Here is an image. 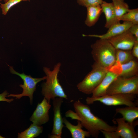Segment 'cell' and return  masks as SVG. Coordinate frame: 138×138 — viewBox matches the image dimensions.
<instances>
[{"label":"cell","instance_id":"obj_1","mask_svg":"<svg viewBox=\"0 0 138 138\" xmlns=\"http://www.w3.org/2000/svg\"><path fill=\"white\" fill-rule=\"evenodd\" d=\"M76 113L83 127L85 128L95 138L98 137L101 130L112 131L116 130V127L108 124L102 119L94 115L91 112L89 106L82 103L79 100L73 104Z\"/></svg>","mask_w":138,"mask_h":138},{"label":"cell","instance_id":"obj_2","mask_svg":"<svg viewBox=\"0 0 138 138\" xmlns=\"http://www.w3.org/2000/svg\"><path fill=\"white\" fill-rule=\"evenodd\" d=\"M61 63H57L52 70L46 67L43 70L46 75V81L42 84V94L48 102L50 103L51 99L57 97L67 99V96L64 92L59 83L58 75L60 71Z\"/></svg>","mask_w":138,"mask_h":138},{"label":"cell","instance_id":"obj_3","mask_svg":"<svg viewBox=\"0 0 138 138\" xmlns=\"http://www.w3.org/2000/svg\"><path fill=\"white\" fill-rule=\"evenodd\" d=\"M95 62L108 70L116 61V49L107 39H99L91 46Z\"/></svg>","mask_w":138,"mask_h":138},{"label":"cell","instance_id":"obj_4","mask_svg":"<svg viewBox=\"0 0 138 138\" xmlns=\"http://www.w3.org/2000/svg\"><path fill=\"white\" fill-rule=\"evenodd\" d=\"M92 68L91 71L77 86L80 91L87 95L92 94L101 83L108 70L95 62L92 65Z\"/></svg>","mask_w":138,"mask_h":138},{"label":"cell","instance_id":"obj_5","mask_svg":"<svg viewBox=\"0 0 138 138\" xmlns=\"http://www.w3.org/2000/svg\"><path fill=\"white\" fill-rule=\"evenodd\" d=\"M117 94L137 95L138 75L129 78L118 77L109 86L106 94L111 95Z\"/></svg>","mask_w":138,"mask_h":138},{"label":"cell","instance_id":"obj_6","mask_svg":"<svg viewBox=\"0 0 138 138\" xmlns=\"http://www.w3.org/2000/svg\"><path fill=\"white\" fill-rule=\"evenodd\" d=\"M136 95L128 94H117L111 95H105L96 97H88L86 99L87 104H93L95 101H99L108 106L124 105L127 106H137L134 101Z\"/></svg>","mask_w":138,"mask_h":138},{"label":"cell","instance_id":"obj_7","mask_svg":"<svg viewBox=\"0 0 138 138\" xmlns=\"http://www.w3.org/2000/svg\"><path fill=\"white\" fill-rule=\"evenodd\" d=\"M9 67V70L11 73L19 76L22 79L23 84H20V86L23 89L22 93L19 94H10L7 97H16V99H19L23 96H28L30 99L31 104L32 103L33 94L36 89V86L38 82L45 80L46 76L39 78H34L30 75H27L24 73H20L15 71L13 67L8 65Z\"/></svg>","mask_w":138,"mask_h":138},{"label":"cell","instance_id":"obj_8","mask_svg":"<svg viewBox=\"0 0 138 138\" xmlns=\"http://www.w3.org/2000/svg\"><path fill=\"white\" fill-rule=\"evenodd\" d=\"M116 49L131 50L136 40H138L129 29L123 33L107 39Z\"/></svg>","mask_w":138,"mask_h":138},{"label":"cell","instance_id":"obj_9","mask_svg":"<svg viewBox=\"0 0 138 138\" xmlns=\"http://www.w3.org/2000/svg\"><path fill=\"white\" fill-rule=\"evenodd\" d=\"M54 111L53 124L50 137L61 138L64 126L61 112V107L63 98L57 97L52 99Z\"/></svg>","mask_w":138,"mask_h":138},{"label":"cell","instance_id":"obj_10","mask_svg":"<svg viewBox=\"0 0 138 138\" xmlns=\"http://www.w3.org/2000/svg\"><path fill=\"white\" fill-rule=\"evenodd\" d=\"M51 105L44 97L40 103H38L30 121L33 124L38 126L45 124L49 120V110Z\"/></svg>","mask_w":138,"mask_h":138},{"label":"cell","instance_id":"obj_11","mask_svg":"<svg viewBox=\"0 0 138 138\" xmlns=\"http://www.w3.org/2000/svg\"><path fill=\"white\" fill-rule=\"evenodd\" d=\"M120 72L117 67L113 66L109 70L101 83L93 91L91 97H96L105 95L110 84L119 76Z\"/></svg>","mask_w":138,"mask_h":138},{"label":"cell","instance_id":"obj_12","mask_svg":"<svg viewBox=\"0 0 138 138\" xmlns=\"http://www.w3.org/2000/svg\"><path fill=\"white\" fill-rule=\"evenodd\" d=\"M133 24L131 22L124 21L120 23L119 22L111 26L107 32L102 34H83L84 37L88 36L99 38V39H107L109 38L119 35L128 30Z\"/></svg>","mask_w":138,"mask_h":138},{"label":"cell","instance_id":"obj_13","mask_svg":"<svg viewBox=\"0 0 138 138\" xmlns=\"http://www.w3.org/2000/svg\"><path fill=\"white\" fill-rule=\"evenodd\" d=\"M118 125L115 130L121 138H137L134 128L137 124H131L123 118L116 119Z\"/></svg>","mask_w":138,"mask_h":138},{"label":"cell","instance_id":"obj_14","mask_svg":"<svg viewBox=\"0 0 138 138\" xmlns=\"http://www.w3.org/2000/svg\"><path fill=\"white\" fill-rule=\"evenodd\" d=\"M101 6L106 18L105 28L108 29L113 25L120 22L116 16L112 2L108 3L103 1Z\"/></svg>","mask_w":138,"mask_h":138},{"label":"cell","instance_id":"obj_15","mask_svg":"<svg viewBox=\"0 0 138 138\" xmlns=\"http://www.w3.org/2000/svg\"><path fill=\"white\" fill-rule=\"evenodd\" d=\"M134 58L129 62L119 65L120 72L119 76L129 78L138 75V62Z\"/></svg>","mask_w":138,"mask_h":138},{"label":"cell","instance_id":"obj_16","mask_svg":"<svg viewBox=\"0 0 138 138\" xmlns=\"http://www.w3.org/2000/svg\"><path fill=\"white\" fill-rule=\"evenodd\" d=\"M63 123L70 132L72 138H85L89 137L91 136L88 131L82 129L83 126L79 120H77V124L75 125L71 124L64 117L63 118Z\"/></svg>","mask_w":138,"mask_h":138},{"label":"cell","instance_id":"obj_17","mask_svg":"<svg viewBox=\"0 0 138 138\" xmlns=\"http://www.w3.org/2000/svg\"><path fill=\"white\" fill-rule=\"evenodd\" d=\"M116 112L121 114L124 120L131 124L134 123L135 120L138 118V107L137 106L117 108Z\"/></svg>","mask_w":138,"mask_h":138},{"label":"cell","instance_id":"obj_18","mask_svg":"<svg viewBox=\"0 0 138 138\" xmlns=\"http://www.w3.org/2000/svg\"><path fill=\"white\" fill-rule=\"evenodd\" d=\"M87 14L85 22L87 26L91 27L97 22L102 13L101 5L90 6L86 7Z\"/></svg>","mask_w":138,"mask_h":138},{"label":"cell","instance_id":"obj_19","mask_svg":"<svg viewBox=\"0 0 138 138\" xmlns=\"http://www.w3.org/2000/svg\"><path fill=\"white\" fill-rule=\"evenodd\" d=\"M134 58L132 54L131 50L116 49V61L114 65L125 64Z\"/></svg>","mask_w":138,"mask_h":138},{"label":"cell","instance_id":"obj_20","mask_svg":"<svg viewBox=\"0 0 138 138\" xmlns=\"http://www.w3.org/2000/svg\"><path fill=\"white\" fill-rule=\"evenodd\" d=\"M43 127L32 124L29 128L20 133H18V138H33L42 133Z\"/></svg>","mask_w":138,"mask_h":138},{"label":"cell","instance_id":"obj_21","mask_svg":"<svg viewBox=\"0 0 138 138\" xmlns=\"http://www.w3.org/2000/svg\"><path fill=\"white\" fill-rule=\"evenodd\" d=\"M112 3L118 20L119 18L129 9L128 4L124 0H112Z\"/></svg>","mask_w":138,"mask_h":138},{"label":"cell","instance_id":"obj_22","mask_svg":"<svg viewBox=\"0 0 138 138\" xmlns=\"http://www.w3.org/2000/svg\"><path fill=\"white\" fill-rule=\"evenodd\" d=\"M118 20L131 22L133 24H138V9H130L126 13L122 15Z\"/></svg>","mask_w":138,"mask_h":138},{"label":"cell","instance_id":"obj_23","mask_svg":"<svg viewBox=\"0 0 138 138\" xmlns=\"http://www.w3.org/2000/svg\"><path fill=\"white\" fill-rule=\"evenodd\" d=\"M30 0H8L4 4L0 3V8L2 14L6 15L10 9L14 6L22 1H30Z\"/></svg>","mask_w":138,"mask_h":138},{"label":"cell","instance_id":"obj_24","mask_svg":"<svg viewBox=\"0 0 138 138\" xmlns=\"http://www.w3.org/2000/svg\"><path fill=\"white\" fill-rule=\"evenodd\" d=\"M103 1V0H77V2L80 5L87 7L101 5Z\"/></svg>","mask_w":138,"mask_h":138},{"label":"cell","instance_id":"obj_25","mask_svg":"<svg viewBox=\"0 0 138 138\" xmlns=\"http://www.w3.org/2000/svg\"><path fill=\"white\" fill-rule=\"evenodd\" d=\"M100 132L102 133L106 138H119L120 136L116 131H108L101 130Z\"/></svg>","mask_w":138,"mask_h":138},{"label":"cell","instance_id":"obj_26","mask_svg":"<svg viewBox=\"0 0 138 138\" xmlns=\"http://www.w3.org/2000/svg\"><path fill=\"white\" fill-rule=\"evenodd\" d=\"M129 30L132 35L138 39V24H133Z\"/></svg>","mask_w":138,"mask_h":138},{"label":"cell","instance_id":"obj_27","mask_svg":"<svg viewBox=\"0 0 138 138\" xmlns=\"http://www.w3.org/2000/svg\"><path fill=\"white\" fill-rule=\"evenodd\" d=\"M132 54L135 58L138 59V40H136L131 50Z\"/></svg>","mask_w":138,"mask_h":138},{"label":"cell","instance_id":"obj_28","mask_svg":"<svg viewBox=\"0 0 138 138\" xmlns=\"http://www.w3.org/2000/svg\"><path fill=\"white\" fill-rule=\"evenodd\" d=\"M9 94V93L6 90L0 94V101H5L8 103H10L12 102L14 100V99H9L6 98Z\"/></svg>","mask_w":138,"mask_h":138},{"label":"cell","instance_id":"obj_29","mask_svg":"<svg viewBox=\"0 0 138 138\" xmlns=\"http://www.w3.org/2000/svg\"><path fill=\"white\" fill-rule=\"evenodd\" d=\"M8 0H3L5 3Z\"/></svg>","mask_w":138,"mask_h":138},{"label":"cell","instance_id":"obj_30","mask_svg":"<svg viewBox=\"0 0 138 138\" xmlns=\"http://www.w3.org/2000/svg\"><path fill=\"white\" fill-rule=\"evenodd\" d=\"M5 138V137L2 136L0 135V138Z\"/></svg>","mask_w":138,"mask_h":138},{"label":"cell","instance_id":"obj_31","mask_svg":"<svg viewBox=\"0 0 138 138\" xmlns=\"http://www.w3.org/2000/svg\"><path fill=\"white\" fill-rule=\"evenodd\" d=\"M1 1V0H0V2ZM1 3L0 2V3Z\"/></svg>","mask_w":138,"mask_h":138}]
</instances>
